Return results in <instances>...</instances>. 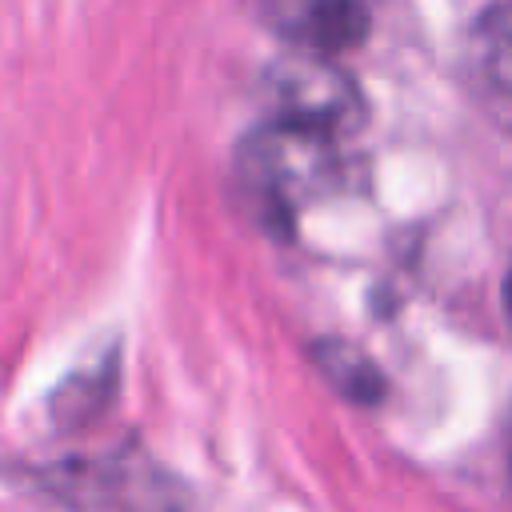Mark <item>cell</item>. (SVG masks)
Listing matches in <instances>:
<instances>
[{
	"label": "cell",
	"mask_w": 512,
	"mask_h": 512,
	"mask_svg": "<svg viewBox=\"0 0 512 512\" xmlns=\"http://www.w3.org/2000/svg\"><path fill=\"white\" fill-rule=\"evenodd\" d=\"M236 168L244 188L264 204L268 216H276V224H288L300 208L336 192L340 184L336 136L292 120H272L256 128L240 144Z\"/></svg>",
	"instance_id": "1"
},
{
	"label": "cell",
	"mask_w": 512,
	"mask_h": 512,
	"mask_svg": "<svg viewBox=\"0 0 512 512\" xmlns=\"http://www.w3.org/2000/svg\"><path fill=\"white\" fill-rule=\"evenodd\" d=\"M268 92L276 104V120L308 124L332 136L352 132L364 116L356 84L336 64H328V56L300 52L280 60V68L268 76Z\"/></svg>",
	"instance_id": "2"
},
{
	"label": "cell",
	"mask_w": 512,
	"mask_h": 512,
	"mask_svg": "<svg viewBox=\"0 0 512 512\" xmlns=\"http://www.w3.org/2000/svg\"><path fill=\"white\" fill-rule=\"evenodd\" d=\"M272 32L312 56H336L364 40L368 12L360 0H256Z\"/></svg>",
	"instance_id": "3"
},
{
	"label": "cell",
	"mask_w": 512,
	"mask_h": 512,
	"mask_svg": "<svg viewBox=\"0 0 512 512\" xmlns=\"http://www.w3.org/2000/svg\"><path fill=\"white\" fill-rule=\"evenodd\" d=\"M472 60L480 76L512 96V4L488 8L472 28Z\"/></svg>",
	"instance_id": "4"
},
{
	"label": "cell",
	"mask_w": 512,
	"mask_h": 512,
	"mask_svg": "<svg viewBox=\"0 0 512 512\" xmlns=\"http://www.w3.org/2000/svg\"><path fill=\"white\" fill-rule=\"evenodd\" d=\"M312 356H316L320 372L332 380V388L344 392L348 400H360V404L380 400L384 380H380L376 364H372L364 352H356L352 344H344V340H324V344L312 348Z\"/></svg>",
	"instance_id": "5"
},
{
	"label": "cell",
	"mask_w": 512,
	"mask_h": 512,
	"mask_svg": "<svg viewBox=\"0 0 512 512\" xmlns=\"http://www.w3.org/2000/svg\"><path fill=\"white\" fill-rule=\"evenodd\" d=\"M504 312H508V324H512V268L504 276Z\"/></svg>",
	"instance_id": "6"
}]
</instances>
